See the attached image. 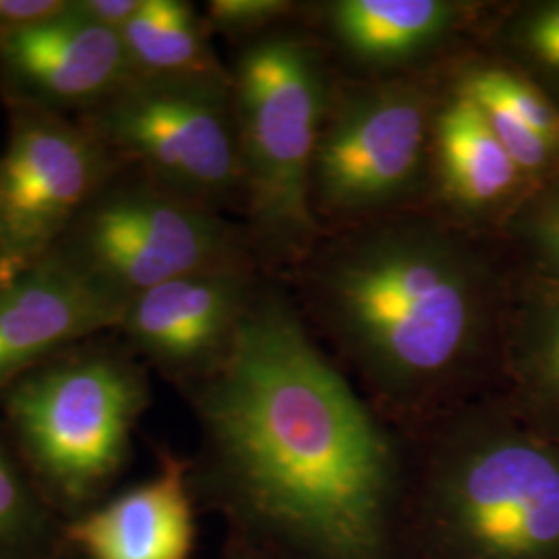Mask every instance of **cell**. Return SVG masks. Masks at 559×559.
<instances>
[{
	"label": "cell",
	"instance_id": "cell-1",
	"mask_svg": "<svg viewBox=\"0 0 559 559\" xmlns=\"http://www.w3.org/2000/svg\"><path fill=\"white\" fill-rule=\"evenodd\" d=\"M216 471L261 549L284 559H394L404 450L278 297L251 302L203 373Z\"/></svg>",
	"mask_w": 559,
	"mask_h": 559
},
{
	"label": "cell",
	"instance_id": "cell-2",
	"mask_svg": "<svg viewBox=\"0 0 559 559\" xmlns=\"http://www.w3.org/2000/svg\"><path fill=\"white\" fill-rule=\"evenodd\" d=\"M307 258L309 300L381 417L413 429L479 396L501 290L466 235L392 216Z\"/></svg>",
	"mask_w": 559,
	"mask_h": 559
},
{
	"label": "cell",
	"instance_id": "cell-3",
	"mask_svg": "<svg viewBox=\"0 0 559 559\" xmlns=\"http://www.w3.org/2000/svg\"><path fill=\"white\" fill-rule=\"evenodd\" d=\"M406 433L394 559H559V436L489 394Z\"/></svg>",
	"mask_w": 559,
	"mask_h": 559
},
{
	"label": "cell",
	"instance_id": "cell-4",
	"mask_svg": "<svg viewBox=\"0 0 559 559\" xmlns=\"http://www.w3.org/2000/svg\"><path fill=\"white\" fill-rule=\"evenodd\" d=\"M251 221L282 260L307 258L320 237L311 200L330 85L318 48L265 34L245 48L230 80Z\"/></svg>",
	"mask_w": 559,
	"mask_h": 559
},
{
	"label": "cell",
	"instance_id": "cell-5",
	"mask_svg": "<svg viewBox=\"0 0 559 559\" xmlns=\"http://www.w3.org/2000/svg\"><path fill=\"white\" fill-rule=\"evenodd\" d=\"M87 129L185 200L207 207L245 191L230 80L133 78Z\"/></svg>",
	"mask_w": 559,
	"mask_h": 559
},
{
	"label": "cell",
	"instance_id": "cell-6",
	"mask_svg": "<svg viewBox=\"0 0 559 559\" xmlns=\"http://www.w3.org/2000/svg\"><path fill=\"white\" fill-rule=\"evenodd\" d=\"M436 110L411 81L348 87L321 127L311 200L316 216L369 218L417 191Z\"/></svg>",
	"mask_w": 559,
	"mask_h": 559
},
{
	"label": "cell",
	"instance_id": "cell-7",
	"mask_svg": "<svg viewBox=\"0 0 559 559\" xmlns=\"http://www.w3.org/2000/svg\"><path fill=\"white\" fill-rule=\"evenodd\" d=\"M141 406L138 378L106 357L50 367L20 383L9 402L27 454L73 496L115 475Z\"/></svg>",
	"mask_w": 559,
	"mask_h": 559
},
{
	"label": "cell",
	"instance_id": "cell-8",
	"mask_svg": "<svg viewBox=\"0 0 559 559\" xmlns=\"http://www.w3.org/2000/svg\"><path fill=\"white\" fill-rule=\"evenodd\" d=\"M78 221L67 258L129 302L168 280L242 265L233 228L166 189H120Z\"/></svg>",
	"mask_w": 559,
	"mask_h": 559
},
{
	"label": "cell",
	"instance_id": "cell-9",
	"mask_svg": "<svg viewBox=\"0 0 559 559\" xmlns=\"http://www.w3.org/2000/svg\"><path fill=\"white\" fill-rule=\"evenodd\" d=\"M104 173L106 154L90 129L17 104L0 158V286L50 253Z\"/></svg>",
	"mask_w": 559,
	"mask_h": 559
},
{
	"label": "cell",
	"instance_id": "cell-10",
	"mask_svg": "<svg viewBox=\"0 0 559 559\" xmlns=\"http://www.w3.org/2000/svg\"><path fill=\"white\" fill-rule=\"evenodd\" d=\"M0 75L17 104L50 112L98 108L133 80L119 32L85 20L71 2L0 40Z\"/></svg>",
	"mask_w": 559,
	"mask_h": 559
},
{
	"label": "cell",
	"instance_id": "cell-11",
	"mask_svg": "<svg viewBox=\"0 0 559 559\" xmlns=\"http://www.w3.org/2000/svg\"><path fill=\"white\" fill-rule=\"evenodd\" d=\"M251 302L242 265L207 270L141 293L120 325L162 365L205 373L226 353Z\"/></svg>",
	"mask_w": 559,
	"mask_h": 559
},
{
	"label": "cell",
	"instance_id": "cell-12",
	"mask_svg": "<svg viewBox=\"0 0 559 559\" xmlns=\"http://www.w3.org/2000/svg\"><path fill=\"white\" fill-rule=\"evenodd\" d=\"M127 307L71 258L46 255L0 286V383L67 342L120 325Z\"/></svg>",
	"mask_w": 559,
	"mask_h": 559
},
{
	"label": "cell",
	"instance_id": "cell-13",
	"mask_svg": "<svg viewBox=\"0 0 559 559\" xmlns=\"http://www.w3.org/2000/svg\"><path fill=\"white\" fill-rule=\"evenodd\" d=\"M431 152L441 198L464 221H489L503 212L508 218L535 189L479 104L459 87L436 110Z\"/></svg>",
	"mask_w": 559,
	"mask_h": 559
},
{
	"label": "cell",
	"instance_id": "cell-14",
	"mask_svg": "<svg viewBox=\"0 0 559 559\" xmlns=\"http://www.w3.org/2000/svg\"><path fill=\"white\" fill-rule=\"evenodd\" d=\"M92 559H189L195 540L187 473L164 460L160 473L73 526Z\"/></svg>",
	"mask_w": 559,
	"mask_h": 559
},
{
	"label": "cell",
	"instance_id": "cell-15",
	"mask_svg": "<svg viewBox=\"0 0 559 559\" xmlns=\"http://www.w3.org/2000/svg\"><path fill=\"white\" fill-rule=\"evenodd\" d=\"M325 13L348 59L390 69L433 52L454 34L464 7L448 0H338Z\"/></svg>",
	"mask_w": 559,
	"mask_h": 559
},
{
	"label": "cell",
	"instance_id": "cell-16",
	"mask_svg": "<svg viewBox=\"0 0 559 559\" xmlns=\"http://www.w3.org/2000/svg\"><path fill=\"white\" fill-rule=\"evenodd\" d=\"M503 394L522 417L559 436V282L539 278L522 295L501 330Z\"/></svg>",
	"mask_w": 559,
	"mask_h": 559
},
{
	"label": "cell",
	"instance_id": "cell-17",
	"mask_svg": "<svg viewBox=\"0 0 559 559\" xmlns=\"http://www.w3.org/2000/svg\"><path fill=\"white\" fill-rule=\"evenodd\" d=\"M133 78L226 81L189 2L141 0L120 32Z\"/></svg>",
	"mask_w": 559,
	"mask_h": 559
},
{
	"label": "cell",
	"instance_id": "cell-18",
	"mask_svg": "<svg viewBox=\"0 0 559 559\" xmlns=\"http://www.w3.org/2000/svg\"><path fill=\"white\" fill-rule=\"evenodd\" d=\"M456 87L473 98L500 102L559 152V108L535 81L512 69L479 64L464 71Z\"/></svg>",
	"mask_w": 559,
	"mask_h": 559
},
{
	"label": "cell",
	"instance_id": "cell-19",
	"mask_svg": "<svg viewBox=\"0 0 559 559\" xmlns=\"http://www.w3.org/2000/svg\"><path fill=\"white\" fill-rule=\"evenodd\" d=\"M506 221L539 278L559 282V177L535 187Z\"/></svg>",
	"mask_w": 559,
	"mask_h": 559
},
{
	"label": "cell",
	"instance_id": "cell-20",
	"mask_svg": "<svg viewBox=\"0 0 559 559\" xmlns=\"http://www.w3.org/2000/svg\"><path fill=\"white\" fill-rule=\"evenodd\" d=\"M508 46L533 73L559 85V0L526 9L510 25Z\"/></svg>",
	"mask_w": 559,
	"mask_h": 559
},
{
	"label": "cell",
	"instance_id": "cell-21",
	"mask_svg": "<svg viewBox=\"0 0 559 559\" xmlns=\"http://www.w3.org/2000/svg\"><path fill=\"white\" fill-rule=\"evenodd\" d=\"M290 11L293 2L286 0H212L207 4V17L212 25L237 36L260 34L272 23L286 17Z\"/></svg>",
	"mask_w": 559,
	"mask_h": 559
},
{
	"label": "cell",
	"instance_id": "cell-22",
	"mask_svg": "<svg viewBox=\"0 0 559 559\" xmlns=\"http://www.w3.org/2000/svg\"><path fill=\"white\" fill-rule=\"evenodd\" d=\"M27 516V500L11 462L0 450V540L13 537Z\"/></svg>",
	"mask_w": 559,
	"mask_h": 559
},
{
	"label": "cell",
	"instance_id": "cell-23",
	"mask_svg": "<svg viewBox=\"0 0 559 559\" xmlns=\"http://www.w3.org/2000/svg\"><path fill=\"white\" fill-rule=\"evenodd\" d=\"M67 7L69 2L60 0H0V40L32 23L57 15Z\"/></svg>",
	"mask_w": 559,
	"mask_h": 559
},
{
	"label": "cell",
	"instance_id": "cell-24",
	"mask_svg": "<svg viewBox=\"0 0 559 559\" xmlns=\"http://www.w3.org/2000/svg\"><path fill=\"white\" fill-rule=\"evenodd\" d=\"M71 7L85 20L100 23L120 34L140 11L141 0H78L71 2Z\"/></svg>",
	"mask_w": 559,
	"mask_h": 559
},
{
	"label": "cell",
	"instance_id": "cell-25",
	"mask_svg": "<svg viewBox=\"0 0 559 559\" xmlns=\"http://www.w3.org/2000/svg\"><path fill=\"white\" fill-rule=\"evenodd\" d=\"M249 559H284V558H280V556H276V554H270V551H265V549H260V551H258V554H255V556H253V558H249Z\"/></svg>",
	"mask_w": 559,
	"mask_h": 559
}]
</instances>
